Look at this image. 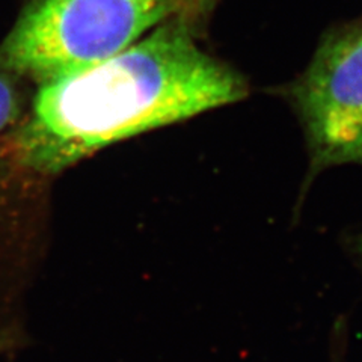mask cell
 Returning a JSON list of instances; mask_svg holds the SVG:
<instances>
[{"mask_svg": "<svg viewBox=\"0 0 362 362\" xmlns=\"http://www.w3.org/2000/svg\"><path fill=\"white\" fill-rule=\"evenodd\" d=\"M198 26L165 23L117 54L40 82L16 130L18 162L59 174L118 141L243 100L246 78L199 47Z\"/></svg>", "mask_w": 362, "mask_h": 362, "instance_id": "6da1fadb", "label": "cell"}, {"mask_svg": "<svg viewBox=\"0 0 362 362\" xmlns=\"http://www.w3.org/2000/svg\"><path fill=\"white\" fill-rule=\"evenodd\" d=\"M216 0H32L0 45V66L42 82L139 41L174 20L202 25Z\"/></svg>", "mask_w": 362, "mask_h": 362, "instance_id": "7a4b0ae2", "label": "cell"}, {"mask_svg": "<svg viewBox=\"0 0 362 362\" xmlns=\"http://www.w3.org/2000/svg\"><path fill=\"white\" fill-rule=\"evenodd\" d=\"M303 132L307 174L296 202L300 210L322 173L334 166H362V20L325 32L308 66L279 89Z\"/></svg>", "mask_w": 362, "mask_h": 362, "instance_id": "3957f363", "label": "cell"}, {"mask_svg": "<svg viewBox=\"0 0 362 362\" xmlns=\"http://www.w3.org/2000/svg\"><path fill=\"white\" fill-rule=\"evenodd\" d=\"M18 76L0 66V133L13 124L21 109V97L17 85Z\"/></svg>", "mask_w": 362, "mask_h": 362, "instance_id": "277c9868", "label": "cell"}, {"mask_svg": "<svg viewBox=\"0 0 362 362\" xmlns=\"http://www.w3.org/2000/svg\"><path fill=\"white\" fill-rule=\"evenodd\" d=\"M2 347H4V338L0 337V350H2Z\"/></svg>", "mask_w": 362, "mask_h": 362, "instance_id": "5b68a950", "label": "cell"}]
</instances>
